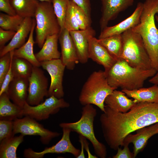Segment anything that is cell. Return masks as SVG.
Returning a JSON list of instances; mask_svg holds the SVG:
<instances>
[{
	"mask_svg": "<svg viewBox=\"0 0 158 158\" xmlns=\"http://www.w3.org/2000/svg\"><path fill=\"white\" fill-rule=\"evenodd\" d=\"M99 121L105 141L110 148L116 150L123 146L128 135L158 122V103L138 102L125 113L105 105Z\"/></svg>",
	"mask_w": 158,
	"mask_h": 158,
	"instance_id": "obj_1",
	"label": "cell"
},
{
	"mask_svg": "<svg viewBox=\"0 0 158 158\" xmlns=\"http://www.w3.org/2000/svg\"><path fill=\"white\" fill-rule=\"evenodd\" d=\"M158 14V0L143 3L139 23L131 29L141 37L153 68L158 70V29L155 16Z\"/></svg>",
	"mask_w": 158,
	"mask_h": 158,
	"instance_id": "obj_2",
	"label": "cell"
},
{
	"mask_svg": "<svg viewBox=\"0 0 158 158\" xmlns=\"http://www.w3.org/2000/svg\"><path fill=\"white\" fill-rule=\"evenodd\" d=\"M157 72L154 68L145 69L133 67L121 59L105 73L111 87L116 89L120 87L122 90H131L143 87L145 81Z\"/></svg>",
	"mask_w": 158,
	"mask_h": 158,
	"instance_id": "obj_3",
	"label": "cell"
},
{
	"mask_svg": "<svg viewBox=\"0 0 158 158\" xmlns=\"http://www.w3.org/2000/svg\"><path fill=\"white\" fill-rule=\"evenodd\" d=\"M115 89L109 84L104 71H94L83 86L79 97V101L83 106L95 105L104 112L106 98Z\"/></svg>",
	"mask_w": 158,
	"mask_h": 158,
	"instance_id": "obj_4",
	"label": "cell"
},
{
	"mask_svg": "<svg viewBox=\"0 0 158 158\" xmlns=\"http://www.w3.org/2000/svg\"><path fill=\"white\" fill-rule=\"evenodd\" d=\"M97 114L96 109L92 104L86 105L82 108L79 120L74 122L62 123L59 126L62 128H69L71 131L88 139L92 145L95 154L100 158H105L107 154L106 147L98 140L94 132V121Z\"/></svg>",
	"mask_w": 158,
	"mask_h": 158,
	"instance_id": "obj_5",
	"label": "cell"
},
{
	"mask_svg": "<svg viewBox=\"0 0 158 158\" xmlns=\"http://www.w3.org/2000/svg\"><path fill=\"white\" fill-rule=\"evenodd\" d=\"M121 59L130 66L145 69L153 68L141 36L131 29L121 34Z\"/></svg>",
	"mask_w": 158,
	"mask_h": 158,
	"instance_id": "obj_6",
	"label": "cell"
},
{
	"mask_svg": "<svg viewBox=\"0 0 158 158\" xmlns=\"http://www.w3.org/2000/svg\"><path fill=\"white\" fill-rule=\"evenodd\" d=\"M34 18L35 42L41 48L47 37L59 34L61 28L51 3L39 2Z\"/></svg>",
	"mask_w": 158,
	"mask_h": 158,
	"instance_id": "obj_7",
	"label": "cell"
},
{
	"mask_svg": "<svg viewBox=\"0 0 158 158\" xmlns=\"http://www.w3.org/2000/svg\"><path fill=\"white\" fill-rule=\"evenodd\" d=\"M69 106V104L63 98H58L52 96L35 106L30 105L26 102L22 108V114L23 116H28L37 121H41L57 113L61 109Z\"/></svg>",
	"mask_w": 158,
	"mask_h": 158,
	"instance_id": "obj_8",
	"label": "cell"
},
{
	"mask_svg": "<svg viewBox=\"0 0 158 158\" xmlns=\"http://www.w3.org/2000/svg\"><path fill=\"white\" fill-rule=\"evenodd\" d=\"M36 121L28 116L16 118L13 121V134L20 133L24 136H39L41 142L45 144H48L52 139L61 134L45 128Z\"/></svg>",
	"mask_w": 158,
	"mask_h": 158,
	"instance_id": "obj_9",
	"label": "cell"
},
{
	"mask_svg": "<svg viewBox=\"0 0 158 158\" xmlns=\"http://www.w3.org/2000/svg\"><path fill=\"white\" fill-rule=\"evenodd\" d=\"M29 85L26 102L30 105H37L48 97V80L39 67L33 66L28 78Z\"/></svg>",
	"mask_w": 158,
	"mask_h": 158,
	"instance_id": "obj_10",
	"label": "cell"
},
{
	"mask_svg": "<svg viewBox=\"0 0 158 158\" xmlns=\"http://www.w3.org/2000/svg\"><path fill=\"white\" fill-rule=\"evenodd\" d=\"M41 66L46 70L51 77V83L48 90V97L54 96L61 98L64 95L63 78L66 68L61 58L40 62Z\"/></svg>",
	"mask_w": 158,
	"mask_h": 158,
	"instance_id": "obj_11",
	"label": "cell"
},
{
	"mask_svg": "<svg viewBox=\"0 0 158 158\" xmlns=\"http://www.w3.org/2000/svg\"><path fill=\"white\" fill-rule=\"evenodd\" d=\"M62 129V138L55 145L50 147H46L40 152H35L30 148L26 149L24 152V157L27 158H42L47 154L68 153L77 158L81 150L75 147L71 142L70 137L71 130L65 128Z\"/></svg>",
	"mask_w": 158,
	"mask_h": 158,
	"instance_id": "obj_12",
	"label": "cell"
},
{
	"mask_svg": "<svg viewBox=\"0 0 158 158\" xmlns=\"http://www.w3.org/2000/svg\"><path fill=\"white\" fill-rule=\"evenodd\" d=\"M102 15L100 20L101 30L120 12L133 5L134 0H101Z\"/></svg>",
	"mask_w": 158,
	"mask_h": 158,
	"instance_id": "obj_13",
	"label": "cell"
},
{
	"mask_svg": "<svg viewBox=\"0 0 158 158\" xmlns=\"http://www.w3.org/2000/svg\"><path fill=\"white\" fill-rule=\"evenodd\" d=\"M143 3H138L134 11L129 17L118 23L113 26H107L101 30L99 39L121 34L126 31L132 28L140 22Z\"/></svg>",
	"mask_w": 158,
	"mask_h": 158,
	"instance_id": "obj_14",
	"label": "cell"
},
{
	"mask_svg": "<svg viewBox=\"0 0 158 158\" xmlns=\"http://www.w3.org/2000/svg\"><path fill=\"white\" fill-rule=\"evenodd\" d=\"M59 40L61 49L60 58L66 68L73 70L79 61L69 32L65 28L61 31Z\"/></svg>",
	"mask_w": 158,
	"mask_h": 158,
	"instance_id": "obj_15",
	"label": "cell"
},
{
	"mask_svg": "<svg viewBox=\"0 0 158 158\" xmlns=\"http://www.w3.org/2000/svg\"><path fill=\"white\" fill-rule=\"evenodd\" d=\"M135 134H130L125 138L124 144L133 145V153L134 158L144 150L148 140L153 135L158 134V122L144 127L136 131Z\"/></svg>",
	"mask_w": 158,
	"mask_h": 158,
	"instance_id": "obj_16",
	"label": "cell"
},
{
	"mask_svg": "<svg viewBox=\"0 0 158 158\" xmlns=\"http://www.w3.org/2000/svg\"><path fill=\"white\" fill-rule=\"evenodd\" d=\"M88 56L89 59L102 66L105 73L116 61L94 36L90 37L89 39Z\"/></svg>",
	"mask_w": 158,
	"mask_h": 158,
	"instance_id": "obj_17",
	"label": "cell"
},
{
	"mask_svg": "<svg viewBox=\"0 0 158 158\" xmlns=\"http://www.w3.org/2000/svg\"><path fill=\"white\" fill-rule=\"evenodd\" d=\"M76 50L79 62L85 64L89 59L88 49L90 37L95 35V30L90 27L85 30L69 32Z\"/></svg>",
	"mask_w": 158,
	"mask_h": 158,
	"instance_id": "obj_18",
	"label": "cell"
},
{
	"mask_svg": "<svg viewBox=\"0 0 158 158\" xmlns=\"http://www.w3.org/2000/svg\"><path fill=\"white\" fill-rule=\"evenodd\" d=\"M28 78H14L6 93L13 103L23 108L28 95Z\"/></svg>",
	"mask_w": 158,
	"mask_h": 158,
	"instance_id": "obj_19",
	"label": "cell"
},
{
	"mask_svg": "<svg viewBox=\"0 0 158 158\" xmlns=\"http://www.w3.org/2000/svg\"><path fill=\"white\" fill-rule=\"evenodd\" d=\"M33 20V18H24L19 28L10 42L0 49V57L20 47L24 44L26 39L31 30Z\"/></svg>",
	"mask_w": 158,
	"mask_h": 158,
	"instance_id": "obj_20",
	"label": "cell"
},
{
	"mask_svg": "<svg viewBox=\"0 0 158 158\" xmlns=\"http://www.w3.org/2000/svg\"><path fill=\"white\" fill-rule=\"evenodd\" d=\"M123 91L115 90L106 98V105L116 111L125 113L129 111L137 103L129 99Z\"/></svg>",
	"mask_w": 158,
	"mask_h": 158,
	"instance_id": "obj_21",
	"label": "cell"
},
{
	"mask_svg": "<svg viewBox=\"0 0 158 158\" xmlns=\"http://www.w3.org/2000/svg\"><path fill=\"white\" fill-rule=\"evenodd\" d=\"M59 36V34H56L46 38L41 50L35 54L39 62L61 58V53L58 47Z\"/></svg>",
	"mask_w": 158,
	"mask_h": 158,
	"instance_id": "obj_22",
	"label": "cell"
},
{
	"mask_svg": "<svg viewBox=\"0 0 158 158\" xmlns=\"http://www.w3.org/2000/svg\"><path fill=\"white\" fill-rule=\"evenodd\" d=\"M36 24L35 20L33 18L32 28L27 42L20 47L13 50V56L25 59L33 66L40 67L41 66L40 62L37 60L33 52L35 43L33 34Z\"/></svg>",
	"mask_w": 158,
	"mask_h": 158,
	"instance_id": "obj_23",
	"label": "cell"
},
{
	"mask_svg": "<svg viewBox=\"0 0 158 158\" xmlns=\"http://www.w3.org/2000/svg\"><path fill=\"white\" fill-rule=\"evenodd\" d=\"M128 97L133 99L137 103L147 102L158 103V85H154L147 88H140L133 90H122Z\"/></svg>",
	"mask_w": 158,
	"mask_h": 158,
	"instance_id": "obj_24",
	"label": "cell"
},
{
	"mask_svg": "<svg viewBox=\"0 0 158 158\" xmlns=\"http://www.w3.org/2000/svg\"><path fill=\"white\" fill-rule=\"evenodd\" d=\"M22 108L12 103L6 92L0 95V120L13 121L21 118Z\"/></svg>",
	"mask_w": 158,
	"mask_h": 158,
	"instance_id": "obj_25",
	"label": "cell"
},
{
	"mask_svg": "<svg viewBox=\"0 0 158 158\" xmlns=\"http://www.w3.org/2000/svg\"><path fill=\"white\" fill-rule=\"evenodd\" d=\"M24 136L21 134L18 136L13 135L0 142V158H17L16 150L23 141Z\"/></svg>",
	"mask_w": 158,
	"mask_h": 158,
	"instance_id": "obj_26",
	"label": "cell"
},
{
	"mask_svg": "<svg viewBox=\"0 0 158 158\" xmlns=\"http://www.w3.org/2000/svg\"><path fill=\"white\" fill-rule=\"evenodd\" d=\"M16 14L25 18L34 17L39 1L37 0H11Z\"/></svg>",
	"mask_w": 158,
	"mask_h": 158,
	"instance_id": "obj_27",
	"label": "cell"
},
{
	"mask_svg": "<svg viewBox=\"0 0 158 158\" xmlns=\"http://www.w3.org/2000/svg\"><path fill=\"white\" fill-rule=\"evenodd\" d=\"M97 40L98 42L116 61L121 59L122 48L121 34L114 35L101 39H98Z\"/></svg>",
	"mask_w": 158,
	"mask_h": 158,
	"instance_id": "obj_28",
	"label": "cell"
},
{
	"mask_svg": "<svg viewBox=\"0 0 158 158\" xmlns=\"http://www.w3.org/2000/svg\"><path fill=\"white\" fill-rule=\"evenodd\" d=\"M33 66L28 60L13 56L11 68L14 78H28L31 74Z\"/></svg>",
	"mask_w": 158,
	"mask_h": 158,
	"instance_id": "obj_29",
	"label": "cell"
},
{
	"mask_svg": "<svg viewBox=\"0 0 158 158\" xmlns=\"http://www.w3.org/2000/svg\"><path fill=\"white\" fill-rule=\"evenodd\" d=\"M24 18L16 14L11 15L0 13V28L16 32L22 24Z\"/></svg>",
	"mask_w": 158,
	"mask_h": 158,
	"instance_id": "obj_30",
	"label": "cell"
},
{
	"mask_svg": "<svg viewBox=\"0 0 158 158\" xmlns=\"http://www.w3.org/2000/svg\"><path fill=\"white\" fill-rule=\"evenodd\" d=\"M70 0H52L51 3L54 13L61 28V31L65 28L66 13Z\"/></svg>",
	"mask_w": 158,
	"mask_h": 158,
	"instance_id": "obj_31",
	"label": "cell"
},
{
	"mask_svg": "<svg viewBox=\"0 0 158 158\" xmlns=\"http://www.w3.org/2000/svg\"><path fill=\"white\" fill-rule=\"evenodd\" d=\"M74 3L73 0H69L65 16V28L69 32L79 30L74 11Z\"/></svg>",
	"mask_w": 158,
	"mask_h": 158,
	"instance_id": "obj_32",
	"label": "cell"
},
{
	"mask_svg": "<svg viewBox=\"0 0 158 158\" xmlns=\"http://www.w3.org/2000/svg\"><path fill=\"white\" fill-rule=\"evenodd\" d=\"M74 11L79 30H85L91 27V19L84 10L75 2Z\"/></svg>",
	"mask_w": 158,
	"mask_h": 158,
	"instance_id": "obj_33",
	"label": "cell"
},
{
	"mask_svg": "<svg viewBox=\"0 0 158 158\" xmlns=\"http://www.w3.org/2000/svg\"><path fill=\"white\" fill-rule=\"evenodd\" d=\"M13 50L9 52L0 58V86L10 67L11 61L13 57Z\"/></svg>",
	"mask_w": 158,
	"mask_h": 158,
	"instance_id": "obj_34",
	"label": "cell"
},
{
	"mask_svg": "<svg viewBox=\"0 0 158 158\" xmlns=\"http://www.w3.org/2000/svg\"><path fill=\"white\" fill-rule=\"evenodd\" d=\"M13 121L0 120V142L14 135L13 133Z\"/></svg>",
	"mask_w": 158,
	"mask_h": 158,
	"instance_id": "obj_35",
	"label": "cell"
},
{
	"mask_svg": "<svg viewBox=\"0 0 158 158\" xmlns=\"http://www.w3.org/2000/svg\"><path fill=\"white\" fill-rule=\"evenodd\" d=\"M13 57L11 60L9 70L5 76L1 85L0 86V95L4 93L7 92L10 83L14 78L11 68V62Z\"/></svg>",
	"mask_w": 158,
	"mask_h": 158,
	"instance_id": "obj_36",
	"label": "cell"
},
{
	"mask_svg": "<svg viewBox=\"0 0 158 158\" xmlns=\"http://www.w3.org/2000/svg\"><path fill=\"white\" fill-rule=\"evenodd\" d=\"M16 32L4 30L0 28V49L5 46L7 42L12 39Z\"/></svg>",
	"mask_w": 158,
	"mask_h": 158,
	"instance_id": "obj_37",
	"label": "cell"
},
{
	"mask_svg": "<svg viewBox=\"0 0 158 158\" xmlns=\"http://www.w3.org/2000/svg\"><path fill=\"white\" fill-rule=\"evenodd\" d=\"M128 144L123 145L124 148L122 149L119 147L116 154L113 157V158H134L133 153L130 151L128 147Z\"/></svg>",
	"mask_w": 158,
	"mask_h": 158,
	"instance_id": "obj_38",
	"label": "cell"
},
{
	"mask_svg": "<svg viewBox=\"0 0 158 158\" xmlns=\"http://www.w3.org/2000/svg\"><path fill=\"white\" fill-rule=\"evenodd\" d=\"M0 11L11 15L16 14L11 5V0H0Z\"/></svg>",
	"mask_w": 158,
	"mask_h": 158,
	"instance_id": "obj_39",
	"label": "cell"
},
{
	"mask_svg": "<svg viewBox=\"0 0 158 158\" xmlns=\"http://www.w3.org/2000/svg\"><path fill=\"white\" fill-rule=\"evenodd\" d=\"M73 0L84 10L88 17L91 19V7L90 0Z\"/></svg>",
	"mask_w": 158,
	"mask_h": 158,
	"instance_id": "obj_40",
	"label": "cell"
},
{
	"mask_svg": "<svg viewBox=\"0 0 158 158\" xmlns=\"http://www.w3.org/2000/svg\"><path fill=\"white\" fill-rule=\"evenodd\" d=\"M79 137L80 138L82 139L83 141L84 146V148L86 150V151L87 152L88 155V157L97 158V157H97L96 156L93 155L91 154L89 149L88 143L86 140L87 139L83 136L80 135H79Z\"/></svg>",
	"mask_w": 158,
	"mask_h": 158,
	"instance_id": "obj_41",
	"label": "cell"
},
{
	"mask_svg": "<svg viewBox=\"0 0 158 158\" xmlns=\"http://www.w3.org/2000/svg\"><path fill=\"white\" fill-rule=\"evenodd\" d=\"M149 82L154 85H158V70L156 73L150 79Z\"/></svg>",
	"mask_w": 158,
	"mask_h": 158,
	"instance_id": "obj_42",
	"label": "cell"
},
{
	"mask_svg": "<svg viewBox=\"0 0 158 158\" xmlns=\"http://www.w3.org/2000/svg\"><path fill=\"white\" fill-rule=\"evenodd\" d=\"M79 141L81 143V149L80 153L79 155L78 156L77 158H84L85 157L84 152V148L83 143L82 139L80 137H79Z\"/></svg>",
	"mask_w": 158,
	"mask_h": 158,
	"instance_id": "obj_43",
	"label": "cell"
},
{
	"mask_svg": "<svg viewBox=\"0 0 158 158\" xmlns=\"http://www.w3.org/2000/svg\"><path fill=\"white\" fill-rule=\"evenodd\" d=\"M39 2H46L49 3L52 2V0H37Z\"/></svg>",
	"mask_w": 158,
	"mask_h": 158,
	"instance_id": "obj_44",
	"label": "cell"
},
{
	"mask_svg": "<svg viewBox=\"0 0 158 158\" xmlns=\"http://www.w3.org/2000/svg\"><path fill=\"white\" fill-rule=\"evenodd\" d=\"M155 19L157 21L158 24V16L155 15Z\"/></svg>",
	"mask_w": 158,
	"mask_h": 158,
	"instance_id": "obj_45",
	"label": "cell"
},
{
	"mask_svg": "<svg viewBox=\"0 0 158 158\" xmlns=\"http://www.w3.org/2000/svg\"></svg>",
	"mask_w": 158,
	"mask_h": 158,
	"instance_id": "obj_46",
	"label": "cell"
}]
</instances>
